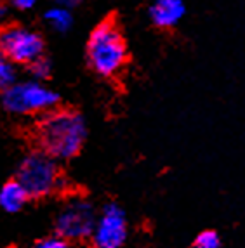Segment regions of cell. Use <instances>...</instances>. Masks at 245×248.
I'll return each instance as SVG.
<instances>
[{"label":"cell","instance_id":"obj_9","mask_svg":"<svg viewBox=\"0 0 245 248\" xmlns=\"http://www.w3.org/2000/svg\"><path fill=\"white\" fill-rule=\"evenodd\" d=\"M28 200V193L17 181L5 182L0 189V208L9 214H16V212L23 210Z\"/></svg>","mask_w":245,"mask_h":248},{"label":"cell","instance_id":"obj_5","mask_svg":"<svg viewBox=\"0 0 245 248\" xmlns=\"http://www.w3.org/2000/svg\"><path fill=\"white\" fill-rule=\"evenodd\" d=\"M0 52L13 64H30L44 54V38L25 26L0 30Z\"/></svg>","mask_w":245,"mask_h":248},{"label":"cell","instance_id":"obj_11","mask_svg":"<svg viewBox=\"0 0 245 248\" xmlns=\"http://www.w3.org/2000/svg\"><path fill=\"white\" fill-rule=\"evenodd\" d=\"M16 82V68L4 54L0 52V92H4Z\"/></svg>","mask_w":245,"mask_h":248},{"label":"cell","instance_id":"obj_6","mask_svg":"<svg viewBox=\"0 0 245 248\" xmlns=\"http://www.w3.org/2000/svg\"><path fill=\"white\" fill-rule=\"evenodd\" d=\"M94 222L96 212L92 203L85 198H71L56 217V231L68 241L85 240L91 236Z\"/></svg>","mask_w":245,"mask_h":248},{"label":"cell","instance_id":"obj_1","mask_svg":"<svg viewBox=\"0 0 245 248\" xmlns=\"http://www.w3.org/2000/svg\"><path fill=\"white\" fill-rule=\"evenodd\" d=\"M87 137L83 116L71 109H50L42 116L37 127L40 151L54 160L77 156Z\"/></svg>","mask_w":245,"mask_h":248},{"label":"cell","instance_id":"obj_17","mask_svg":"<svg viewBox=\"0 0 245 248\" xmlns=\"http://www.w3.org/2000/svg\"><path fill=\"white\" fill-rule=\"evenodd\" d=\"M4 17H5V5L0 4V23L4 21Z\"/></svg>","mask_w":245,"mask_h":248},{"label":"cell","instance_id":"obj_3","mask_svg":"<svg viewBox=\"0 0 245 248\" xmlns=\"http://www.w3.org/2000/svg\"><path fill=\"white\" fill-rule=\"evenodd\" d=\"M59 97L52 89L46 87L38 80L14 82L2 92L0 103L5 111L13 115H38L54 109Z\"/></svg>","mask_w":245,"mask_h":248},{"label":"cell","instance_id":"obj_4","mask_svg":"<svg viewBox=\"0 0 245 248\" xmlns=\"http://www.w3.org/2000/svg\"><path fill=\"white\" fill-rule=\"evenodd\" d=\"M16 181L25 187L30 198H44L61 186V174L54 158L44 151H35L23 158Z\"/></svg>","mask_w":245,"mask_h":248},{"label":"cell","instance_id":"obj_8","mask_svg":"<svg viewBox=\"0 0 245 248\" xmlns=\"http://www.w3.org/2000/svg\"><path fill=\"white\" fill-rule=\"evenodd\" d=\"M186 14L183 0H153L150 5V19L158 28H172Z\"/></svg>","mask_w":245,"mask_h":248},{"label":"cell","instance_id":"obj_15","mask_svg":"<svg viewBox=\"0 0 245 248\" xmlns=\"http://www.w3.org/2000/svg\"><path fill=\"white\" fill-rule=\"evenodd\" d=\"M14 5H16L17 9H23V11H28V9L35 7L37 5L38 0H13Z\"/></svg>","mask_w":245,"mask_h":248},{"label":"cell","instance_id":"obj_12","mask_svg":"<svg viewBox=\"0 0 245 248\" xmlns=\"http://www.w3.org/2000/svg\"><path fill=\"white\" fill-rule=\"evenodd\" d=\"M191 248H221V238L216 231L207 229V231H202L196 236Z\"/></svg>","mask_w":245,"mask_h":248},{"label":"cell","instance_id":"obj_2","mask_svg":"<svg viewBox=\"0 0 245 248\" xmlns=\"http://www.w3.org/2000/svg\"><path fill=\"white\" fill-rule=\"evenodd\" d=\"M87 61L92 71L104 78L122 71L127 61V46L115 23L104 21L92 30L87 40Z\"/></svg>","mask_w":245,"mask_h":248},{"label":"cell","instance_id":"obj_10","mask_svg":"<svg viewBox=\"0 0 245 248\" xmlns=\"http://www.w3.org/2000/svg\"><path fill=\"white\" fill-rule=\"evenodd\" d=\"M44 19H46L47 26L52 28L54 31H58V33H65L73 25V16H71L70 9L58 4L47 9L44 13Z\"/></svg>","mask_w":245,"mask_h":248},{"label":"cell","instance_id":"obj_14","mask_svg":"<svg viewBox=\"0 0 245 248\" xmlns=\"http://www.w3.org/2000/svg\"><path fill=\"white\" fill-rule=\"evenodd\" d=\"M35 248H70V241L65 240L63 236L56 234V236H47L44 240H40Z\"/></svg>","mask_w":245,"mask_h":248},{"label":"cell","instance_id":"obj_16","mask_svg":"<svg viewBox=\"0 0 245 248\" xmlns=\"http://www.w3.org/2000/svg\"><path fill=\"white\" fill-rule=\"evenodd\" d=\"M52 2L58 4V5H65V7H68V9L80 4V0H52Z\"/></svg>","mask_w":245,"mask_h":248},{"label":"cell","instance_id":"obj_13","mask_svg":"<svg viewBox=\"0 0 245 248\" xmlns=\"http://www.w3.org/2000/svg\"><path fill=\"white\" fill-rule=\"evenodd\" d=\"M30 66V75L33 77V80H46L49 78V75H50V62L47 61L44 56L38 59H35L33 62H30L28 64Z\"/></svg>","mask_w":245,"mask_h":248},{"label":"cell","instance_id":"obj_7","mask_svg":"<svg viewBox=\"0 0 245 248\" xmlns=\"http://www.w3.org/2000/svg\"><path fill=\"white\" fill-rule=\"evenodd\" d=\"M94 248H122L127 241V217L116 203L104 205L91 232Z\"/></svg>","mask_w":245,"mask_h":248}]
</instances>
